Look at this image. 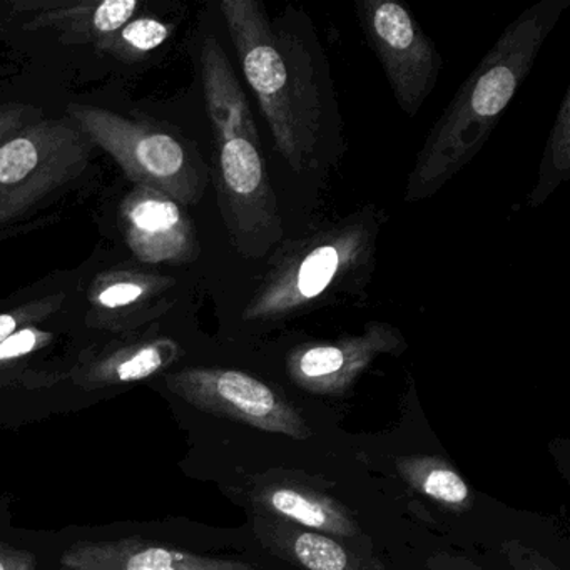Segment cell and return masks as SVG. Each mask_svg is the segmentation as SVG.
<instances>
[{"instance_id": "1", "label": "cell", "mask_w": 570, "mask_h": 570, "mask_svg": "<svg viewBox=\"0 0 570 570\" xmlns=\"http://www.w3.org/2000/svg\"><path fill=\"white\" fill-rule=\"evenodd\" d=\"M569 6L539 0L503 29L430 129L406 181V203L432 198L482 151Z\"/></svg>"}, {"instance_id": "2", "label": "cell", "mask_w": 570, "mask_h": 570, "mask_svg": "<svg viewBox=\"0 0 570 570\" xmlns=\"http://www.w3.org/2000/svg\"><path fill=\"white\" fill-rule=\"evenodd\" d=\"M199 62L215 136L219 212L236 252L243 258H263L282 243L283 219L255 116L218 39H205Z\"/></svg>"}, {"instance_id": "3", "label": "cell", "mask_w": 570, "mask_h": 570, "mask_svg": "<svg viewBox=\"0 0 570 570\" xmlns=\"http://www.w3.org/2000/svg\"><path fill=\"white\" fill-rule=\"evenodd\" d=\"M222 12L275 149L302 175L315 161L323 129L322 95L312 58L298 39L275 29L262 2L223 0Z\"/></svg>"}, {"instance_id": "4", "label": "cell", "mask_w": 570, "mask_h": 570, "mask_svg": "<svg viewBox=\"0 0 570 570\" xmlns=\"http://www.w3.org/2000/svg\"><path fill=\"white\" fill-rule=\"evenodd\" d=\"M382 219L366 206L343 222L279 245L243 320L285 322L320 308L333 296L356 292L372 275Z\"/></svg>"}, {"instance_id": "5", "label": "cell", "mask_w": 570, "mask_h": 570, "mask_svg": "<svg viewBox=\"0 0 570 570\" xmlns=\"http://www.w3.org/2000/svg\"><path fill=\"white\" fill-rule=\"evenodd\" d=\"M68 115L136 185L163 193L179 206L196 205L205 195V168L173 136L95 106L69 105Z\"/></svg>"}, {"instance_id": "6", "label": "cell", "mask_w": 570, "mask_h": 570, "mask_svg": "<svg viewBox=\"0 0 570 570\" xmlns=\"http://www.w3.org/2000/svg\"><path fill=\"white\" fill-rule=\"evenodd\" d=\"M91 151L92 142L62 119H41L0 146V228L82 176Z\"/></svg>"}, {"instance_id": "7", "label": "cell", "mask_w": 570, "mask_h": 570, "mask_svg": "<svg viewBox=\"0 0 570 570\" xmlns=\"http://www.w3.org/2000/svg\"><path fill=\"white\" fill-rule=\"evenodd\" d=\"M166 386L199 412L293 440L313 435L305 416L282 393L239 370L189 366L169 373Z\"/></svg>"}, {"instance_id": "8", "label": "cell", "mask_w": 570, "mask_h": 570, "mask_svg": "<svg viewBox=\"0 0 570 570\" xmlns=\"http://www.w3.org/2000/svg\"><path fill=\"white\" fill-rule=\"evenodd\" d=\"M360 24L400 109L415 118L442 71V56L412 11L393 0H358Z\"/></svg>"}, {"instance_id": "9", "label": "cell", "mask_w": 570, "mask_h": 570, "mask_svg": "<svg viewBox=\"0 0 570 570\" xmlns=\"http://www.w3.org/2000/svg\"><path fill=\"white\" fill-rule=\"evenodd\" d=\"M405 336L386 322H368L362 333L332 342L305 343L286 355V375L293 385L315 396H343L380 356H400Z\"/></svg>"}, {"instance_id": "10", "label": "cell", "mask_w": 570, "mask_h": 570, "mask_svg": "<svg viewBox=\"0 0 570 570\" xmlns=\"http://www.w3.org/2000/svg\"><path fill=\"white\" fill-rule=\"evenodd\" d=\"M121 229L126 245L148 265H181L198 258L199 243L191 218L155 189L136 186L121 205Z\"/></svg>"}, {"instance_id": "11", "label": "cell", "mask_w": 570, "mask_h": 570, "mask_svg": "<svg viewBox=\"0 0 570 570\" xmlns=\"http://www.w3.org/2000/svg\"><path fill=\"white\" fill-rule=\"evenodd\" d=\"M255 515L285 520L335 539H356L363 530L355 513L335 497L308 485L293 472L269 470L249 489Z\"/></svg>"}, {"instance_id": "12", "label": "cell", "mask_w": 570, "mask_h": 570, "mask_svg": "<svg viewBox=\"0 0 570 570\" xmlns=\"http://www.w3.org/2000/svg\"><path fill=\"white\" fill-rule=\"evenodd\" d=\"M59 562L62 570H258L242 560L202 556L139 537L78 542Z\"/></svg>"}, {"instance_id": "13", "label": "cell", "mask_w": 570, "mask_h": 570, "mask_svg": "<svg viewBox=\"0 0 570 570\" xmlns=\"http://www.w3.org/2000/svg\"><path fill=\"white\" fill-rule=\"evenodd\" d=\"M179 356L178 343L166 336L129 340L86 352L69 376L88 392L128 385L165 372L178 362Z\"/></svg>"}, {"instance_id": "14", "label": "cell", "mask_w": 570, "mask_h": 570, "mask_svg": "<svg viewBox=\"0 0 570 570\" xmlns=\"http://www.w3.org/2000/svg\"><path fill=\"white\" fill-rule=\"evenodd\" d=\"M253 532L268 552L299 570H386L376 557L285 520L255 515Z\"/></svg>"}, {"instance_id": "15", "label": "cell", "mask_w": 570, "mask_h": 570, "mask_svg": "<svg viewBox=\"0 0 570 570\" xmlns=\"http://www.w3.org/2000/svg\"><path fill=\"white\" fill-rule=\"evenodd\" d=\"M175 279L138 272H108L95 279L91 302L92 325L106 330H126L151 318L149 309H161L166 292Z\"/></svg>"}, {"instance_id": "16", "label": "cell", "mask_w": 570, "mask_h": 570, "mask_svg": "<svg viewBox=\"0 0 570 570\" xmlns=\"http://www.w3.org/2000/svg\"><path fill=\"white\" fill-rule=\"evenodd\" d=\"M41 9L28 29H55L69 42H95L96 46L125 28L138 9L139 0H106V2H69V4H36Z\"/></svg>"}, {"instance_id": "17", "label": "cell", "mask_w": 570, "mask_h": 570, "mask_svg": "<svg viewBox=\"0 0 570 570\" xmlns=\"http://www.w3.org/2000/svg\"><path fill=\"white\" fill-rule=\"evenodd\" d=\"M400 479L443 509L456 513L469 512L473 507V493L469 483L456 472L445 456L405 455L395 460Z\"/></svg>"}, {"instance_id": "18", "label": "cell", "mask_w": 570, "mask_h": 570, "mask_svg": "<svg viewBox=\"0 0 570 570\" xmlns=\"http://www.w3.org/2000/svg\"><path fill=\"white\" fill-rule=\"evenodd\" d=\"M570 176V91L567 89L553 121L552 131L547 138L540 161L535 188L530 193L532 208L543 205L549 196L567 181Z\"/></svg>"}, {"instance_id": "19", "label": "cell", "mask_w": 570, "mask_h": 570, "mask_svg": "<svg viewBox=\"0 0 570 570\" xmlns=\"http://www.w3.org/2000/svg\"><path fill=\"white\" fill-rule=\"evenodd\" d=\"M169 36L171 28L158 19H131L125 28L102 39L98 48L116 58L135 61L165 45Z\"/></svg>"}, {"instance_id": "20", "label": "cell", "mask_w": 570, "mask_h": 570, "mask_svg": "<svg viewBox=\"0 0 570 570\" xmlns=\"http://www.w3.org/2000/svg\"><path fill=\"white\" fill-rule=\"evenodd\" d=\"M62 299L65 295L46 296V298L32 299L11 312L0 313V342H4L19 330L36 326V323L55 315L61 308Z\"/></svg>"}, {"instance_id": "21", "label": "cell", "mask_w": 570, "mask_h": 570, "mask_svg": "<svg viewBox=\"0 0 570 570\" xmlns=\"http://www.w3.org/2000/svg\"><path fill=\"white\" fill-rule=\"evenodd\" d=\"M52 340H55V333L38 326L19 330L4 342H0V370L8 368L26 356L35 355L39 350L51 345Z\"/></svg>"}, {"instance_id": "22", "label": "cell", "mask_w": 570, "mask_h": 570, "mask_svg": "<svg viewBox=\"0 0 570 570\" xmlns=\"http://www.w3.org/2000/svg\"><path fill=\"white\" fill-rule=\"evenodd\" d=\"M39 111L35 106L4 105L0 106V146L21 135L26 128L41 121Z\"/></svg>"}, {"instance_id": "23", "label": "cell", "mask_w": 570, "mask_h": 570, "mask_svg": "<svg viewBox=\"0 0 570 570\" xmlns=\"http://www.w3.org/2000/svg\"><path fill=\"white\" fill-rule=\"evenodd\" d=\"M500 550L512 570H562L539 550L525 546L520 540H507Z\"/></svg>"}, {"instance_id": "24", "label": "cell", "mask_w": 570, "mask_h": 570, "mask_svg": "<svg viewBox=\"0 0 570 570\" xmlns=\"http://www.w3.org/2000/svg\"><path fill=\"white\" fill-rule=\"evenodd\" d=\"M0 570H38V559L28 550L0 542Z\"/></svg>"}, {"instance_id": "25", "label": "cell", "mask_w": 570, "mask_h": 570, "mask_svg": "<svg viewBox=\"0 0 570 570\" xmlns=\"http://www.w3.org/2000/svg\"><path fill=\"white\" fill-rule=\"evenodd\" d=\"M429 570H487L485 567L470 560L469 557L453 556V553H433L426 559Z\"/></svg>"}]
</instances>
